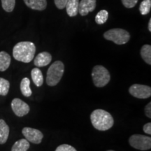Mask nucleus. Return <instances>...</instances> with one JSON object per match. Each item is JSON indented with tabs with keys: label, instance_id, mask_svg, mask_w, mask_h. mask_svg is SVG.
<instances>
[{
	"label": "nucleus",
	"instance_id": "1",
	"mask_svg": "<svg viewBox=\"0 0 151 151\" xmlns=\"http://www.w3.org/2000/svg\"><path fill=\"white\" fill-rule=\"evenodd\" d=\"M36 52L35 43L31 41H21L17 43L13 49L14 59L24 63H29L34 59Z\"/></svg>",
	"mask_w": 151,
	"mask_h": 151
},
{
	"label": "nucleus",
	"instance_id": "2",
	"mask_svg": "<svg viewBox=\"0 0 151 151\" xmlns=\"http://www.w3.org/2000/svg\"><path fill=\"white\" fill-rule=\"evenodd\" d=\"M90 120L93 127L99 131H106L114 124V120L111 113L103 109H96L90 115Z\"/></svg>",
	"mask_w": 151,
	"mask_h": 151
},
{
	"label": "nucleus",
	"instance_id": "3",
	"mask_svg": "<svg viewBox=\"0 0 151 151\" xmlns=\"http://www.w3.org/2000/svg\"><path fill=\"white\" fill-rule=\"evenodd\" d=\"M65 71V65L61 61H55L47 71L46 83L49 86H55L59 83Z\"/></svg>",
	"mask_w": 151,
	"mask_h": 151
},
{
	"label": "nucleus",
	"instance_id": "4",
	"mask_svg": "<svg viewBox=\"0 0 151 151\" xmlns=\"http://www.w3.org/2000/svg\"><path fill=\"white\" fill-rule=\"evenodd\" d=\"M104 37L106 40L111 41L118 45L127 43L130 39V35L125 29L121 28H114L109 29L104 34Z\"/></svg>",
	"mask_w": 151,
	"mask_h": 151
},
{
	"label": "nucleus",
	"instance_id": "5",
	"mask_svg": "<svg viewBox=\"0 0 151 151\" xmlns=\"http://www.w3.org/2000/svg\"><path fill=\"white\" fill-rule=\"evenodd\" d=\"M92 77L94 86L97 88L106 86L111 79L108 69L101 65H97L92 69Z\"/></svg>",
	"mask_w": 151,
	"mask_h": 151
},
{
	"label": "nucleus",
	"instance_id": "6",
	"mask_svg": "<svg viewBox=\"0 0 151 151\" xmlns=\"http://www.w3.org/2000/svg\"><path fill=\"white\" fill-rule=\"evenodd\" d=\"M129 143L134 148L140 150H148L151 148V138L148 136L134 134L129 137Z\"/></svg>",
	"mask_w": 151,
	"mask_h": 151
},
{
	"label": "nucleus",
	"instance_id": "7",
	"mask_svg": "<svg viewBox=\"0 0 151 151\" xmlns=\"http://www.w3.org/2000/svg\"><path fill=\"white\" fill-rule=\"evenodd\" d=\"M129 92L138 99H147L151 96V88L145 85L134 84L129 87Z\"/></svg>",
	"mask_w": 151,
	"mask_h": 151
},
{
	"label": "nucleus",
	"instance_id": "8",
	"mask_svg": "<svg viewBox=\"0 0 151 151\" xmlns=\"http://www.w3.org/2000/svg\"><path fill=\"white\" fill-rule=\"evenodd\" d=\"M22 133L25 137V139L35 144H39L43 138V134L40 130L31 127H24L22 130Z\"/></svg>",
	"mask_w": 151,
	"mask_h": 151
},
{
	"label": "nucleus",
	"instance_id": "9",
	"mask_svg": "<svg viewBox=\"0 0 151 151\" xmlns=\"http://www.w3.org/2000/svg\"><path fill=\"white\" fill-rule=\"evenodd\" d=\"M11 109L17 116L22 117L29 112V106L27 103L19 98H15L11 101Z\"/></svg>",
	"mask_w": 151,
	"mask_h": 151
},
{
	"label": "nucleus",
	"instance_id": "10",
	"mask_svg": "<svg viewBox=\"0 0 151 151\" xmlns=\"http://www.w3.org/2000/svg\"><path fill=\"white\" fill-rule=\"evenodd\" d=\"M96 0H81L79 1L78 13L81 16H86L90 12H92L96 8Z\"/></svg>",
	"mask_w": 151,
	"mask_h": 151
},
{
	"label": "nucleus",
	"instance_id": "11",
	"mask_svg": "<svg viewBox=\"0 0 151 151\" xmlns=\"http://www.w3.org/2000/svg\"><path fill=\"white\" fill-rule=\"evenodd\" d=\"M52 55L48 52H42L39 53L34 60V64L37 67H46L50 63Z\"/></svg>",
	"mask_w": 151,
	"mask_h": 151
},
{
	"label": "nucleus",
	"instance_id": "12",
	"mask_svg": "<svg viewBox=\"0 0 151 151\" xmlns=\"http://www.w3.org/2000/svg\"><path fill=\"white\" fill-rule=\"evenodd\" d=\"M27 7L36 11H43L47 6L46 0H24Z\"/></svg>",
	"mask_w": 151,
	"mask_h": 151
},
{
	"label": "nucleus",
	"instance_id": "13",
	"mask_svg": "<svg viewBox=\"0 0 151 151\" xmlns=\"http://www.w3.org/2000/svg\"><path fill=\"white\" fill-rule=\"evenodd\" d=\"M79 0H68L65 8L68 16L75 17L78 14Z\"/></svg>",
	"mask_w": 151,
	"mask_h": 151
},
{
	"label": "nucleus",
	"instance_id": "14",
	"mask_svg": "<svg viewBox=\"0 0 151 151\" xmlns=\"http://www.w3.org/2000/svg\"><path fill=\"white\" fill-rule=\"evenodd\" d=\"M9 127L4 120L0 119V144H4L8 140Z\"/></svg>",
	"mask_w": 151,
	"mask_h": 151
},
{
	"label": "nucleus",
	"instance_id": "15",
	"mask_svg": "<svg viewBox=\"0 0 151 151\" xmlns=\"http://www.w3.org/2000/svg\"><path fill=\"white\" fill-rule=\"evenodd\" d=\"M11 61V56L6 52H0V71H5L9 69Z\"/></svg>",
	"mask_w": 151,
	"mask_h": 151
},
{
	"label": "nucleus",
	"instance_id": "16",
	"mask_svg": "<svg viewBox=\"0 0 151 151\" xmlns=\"http://www.w3.org/2000/svg\"><path fill=\"white\" fill-rule=\"evenodd\" d=\"M31 76L32 81L36 86L40 87L43 83V76L41 71L38 68H34L31 71Z\"/></svg>",
	"mask_w": 151,
	"mask_h": 151
},
{
	"label": "nucleus",
	"instance_id": "17",
	"mask_svg": "<svg viewBox=\"0 0 151 151\" xmlns=\"http://www.w3.org/2000/svg\"><path fill=\"white\" fill-rule=\"evenodd\" d=\"M30 145L29 141L25 139H22L17 141L13 145L11 151H27Z\"/></svg>",
	"mask_w": 151,
	"mask_h": 151
},
{
	"label": "nucleus",
	"instance_id": "18",
	"mask_svg": "<svg viewBox=\"0 0 151 151\" xmlns=\"http://www.w3.org/2000/svg\"><path fill=\"white\" fill-rule=\"evenodd\" d=\"M20 90L22 94L24 97H30L32 94L31 88H30V80L28 78H22L20 83Z\"/></svg>",
	"mask_w": 151,
	"mask_h": 151
},
{
	"label": "nucleus",
	"instance_id": "19",
	"mask_svg": "<svg viewBox=\"0 0 151 151\" xmlns=\"http://www.w3.org/2000/svg\"><path fill=\"white\" fill-rule=\"evenodd\" d=\"M141 56L142 59L149 65H151V46L150 45H143L141 49Z\"/></svg>",
	"mask_w": 151,
	"mask_h": 151
},
{
	"label": "nucleus",
	"instance_id": "20",
	"mask_svg": "<svg viewBox=\"0 0 151 151\" xmlns=\"http://www.w3.org/2000/svg\"><path fill=\"white\" fill-rule=\"evenodd\" d=\"M109 18V12L106 10H101L97 13L95 17V22L98 24H103Z\"/></svg>",
	"mask_w": 151,
	"mask_h": 151
},
{
	"label": "nucleus",
	"instance_id": "21",
	"mask_svg": "<svg viewBox=\"0 0 151 151\" xmlns=\"http://www.w3.org/2000/svg\"><path fill=\"white\" fill-rule=\"evenodd\" d=\"M151 9V0H143L139 6V11L143 16H146L150 13Z\"/></svg>",
	"mask_w": 151,
	"mask_h": 151
},
{
	"label": "nucleus",
	"instance_id": "22",
	"mask_svg": "<svg viewBox=\"0 0 151 151\" xmlns=\"http://www.w3.org/2000/svg\"><path fill=\"white\" fill-rule=\"evenodd\" d=\"M10 83L5 78H0V95L6 96L9 93Z\"/></svg>",
	"mask_w": 151,
	"mask_h": 151
},
{
	"label": "nucleus",
	"instance_id": "23",
	"mask_svg": "<svg viewBox=\"0 0 151 151\" xmlns=\"http://www.w3.org/2000/svg\"><path fill=\"white\" fill-rule=\"evenodd\" d=\"M1 6L4 10L6 12H12L16 5V0H1Z\"/></svg>",
	"mask_w": 151,
	"mask_h": 151
},
{
	"label": "nucleus",
	"instance_id": "24",
	"mask_svg": "<svg viewBox=\"0 0 151 151\" xmlns=\"http://www.w3.org/2000/svg\"><path fill=\"white\" fill-rule=\"evenodd\" d=\"M138 2V0H122V4L127 9L134 8Z\"/></svg>",
	"mask_w": 151,
	"mask_h": 151
},
{
	"label": "nucleus",
	"instance_id": "25",
	"mask_svg": "<svg viewBox=\"0 0 151 151\" xmlns=\"http://www.w3.org/2000/svg\"><path fill=\"white\" fill-rule=\"evenodd\" d=\"M55 151H77L73 146L68 144L60 145L56 148Z\"/></svg>",
	"mask_w": 151,
	"mask_h": 151
},
{
	"label": "nucleus",
	"instance_id": "26",
	"mask_svg": "<svg viewBox=\"0 0 151 151\" xmlns=\"http://www.w3.org/2000/svg\"><path fill=\"white\" fill-rule=\"evenodd\" d=\"M67 1L68 0H54L55 4L57 8L59 9H65Z\"/></svg>",
	"mask_w": 151,
	"mask_h": 151
},
{
	"label": "nucleus",
	"instance_id": "27",
	"mask_svg": "<svg viewBox=\"0 0 151 151\" xmlns=\"http://www.w3.org/2000/svg\"><path fill=\"white\" fill-rule=\"evenodd\" d=\"M143 132H145V133L147 134L148 135H150L151 134V123L150 122H148V123H146L145 124L144 126H143Z\"/></svg>",
	"mask_w": 151,
	"mask_h": 151
},
{
	"label": "nucleus",
	"instance_id": "28",
	"mask_svg": "<svg viewBox=\"0 0 151 151\" xmlns=\"http://www.w3.org/2000/svg\"><path fill=\"white\" fill-rule=\"evenodd\" d=\"M145 113L148 118H151V102H149L145 107Z\"/></svg>",
	"mask_w": 151,
	"mask_h": 151
},
{
	"label": "nucleus",
	"instance_id": "29",
	"mask_svg": "<svg viewBox=\"0 0 151 151\" xmlns=\"http://www.w3.org/2000/svg\"><path fill=\"white\" fill-rule=\"evenodd\" d=\"M148 30L149 32H151V19L150 18L148 22Z\"/></svg>",
	"mask_w": 151,
	"mask_h": 151
},
{
	"label": "nucleus",
	"instance_id": "30",
	"mask_svg": "<svg viewBox=\"0 0 151 151\" xmlns=\"http://www.w3.org/2000/svg\"><path fill=\"white\" fill-rule=\"evenodd\" d=\"M107 151H115V150H107Z\"/></svg>",
	"mask_w": 151,
	"mask_h": 151
}]
</instances>
